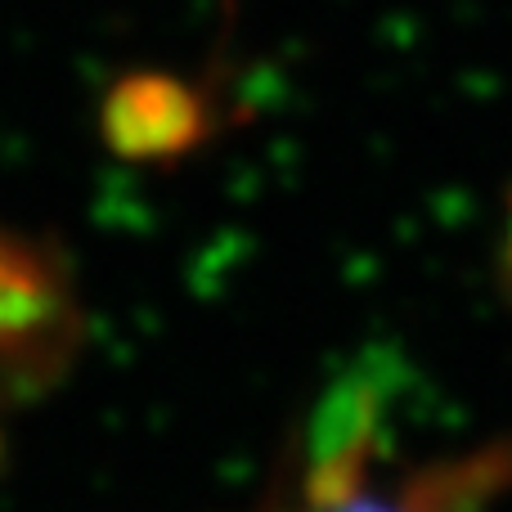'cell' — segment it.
<instances>
[{
    "mask_svg": "<svg viewBox=\"0 0 512 512\" xmlns=\"http://www.w3.org/2000/svg\"><path fill=\"white\" fill-rule=\"evenodd\" d=\"M81 328L68 256L36 234L0 225V418L68 378Z\"/></svg>",
    "mask_w": 512,
    "mask_h": 512,
    "instance_id": "6da1fadb",
    "label": "cell"
},
{
    "mask_svg": "<svg viewBox=\"0 0 512 512\" xmlns=\"http://www.w3.org/2000/svg\"><path fill=\"white\" fill-rule=\"evenodd\" d=\"M400 387V360L360 355L342 373H333L310 409L297 441V486L292 508L324 512L364 495L369 468L382 450L387 409Z\"/></svg>",
    "mask_w": 512,
    "mask_h": 512,
    "instance_id": "7a4b0ae2",
    "label": "cell"
},
{
    "mask_svg": "<svg viewBox=\"0 0 512 512\" xmlns=\"http://www.w3.org/2000/svg\"><path fill=\"white\" fill-rule=\"evenodd\" d=\"M104 144L126 162H176L216 131L212 104L171 72L122 77L104 99Z\"/></svg>",
    "mask_w": 512,
    "mask_h": 512,
    "instance_id": "3957f363",
    "label": "cell"
},
{
    "mask_svg": "<svg viewBox=\"0 0 512 512\" xmlns=\"http://www.w3.org/2000/svg\"><path fill=\"white\" fill-rule=\"evenodd\" d=\"M512 490V436L481 445L477 454H463L454 463H436L414 472L400 490L405 512H481L499 495Z\"/></svg>",
    "mask_w": 512,
    "mask_h": 512,
    "instance_id": "277c9868",
    "label": "cell"
},
{
    "mask_svg": "<svg viewBox=\"0 0 512 512\" xmlns=\"http://www.w3.org/2000/svg\"><path fill=\"white\" fill-rule=\"evenodd\" d=\"M288 512H301V508H288ZM324 512H405V508H400V504H378V499L360 495V499H351V504H342V508H324Z\"/></svg>",
    "mask_w": 512,
    "mask_h": 512,
    "instance_id": "5b68a950",
    "label": "cell"
},
{
    "mask_svg": "<svg viewBox=\"0 0 512 512\" xmlns=\"http://www.w3.org/2000/svg\"><path fill=\"white\" fill-rule=\"evenodd\" d=\"M504 288L512 297V216H508V234H504Z\"/></svg>",
    "mask_w": 512,
    "mask_h": 512,
    "instance_id": "8992f818",
    "label": "cell"
},
{
    "mask_svg": "<svg viewBox=\"0 0 512 512\" xmlns=\"http://www.w3.org/2000/svg\"><path fill=\"white\" fill-rule=\"evenodd\" d=\"M0 450H5V441H0Z\"/></svg>",
    "mask_w": 512,
    "mask_h": 512,
    "instance_id": "52a82bcc",
    "label": "cell"
}]
</instances>
